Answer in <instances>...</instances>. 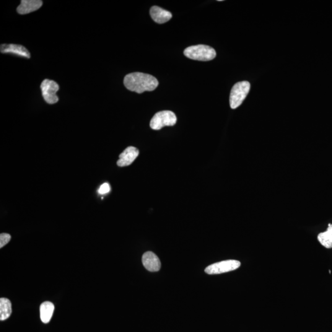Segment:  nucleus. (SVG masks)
Listing matches in <instances>:
<instances>
[{
	"instance_id": "14",
	"label": "nucleus",
	"mask_w": 332,
	"mask_h": 332,
	"mask_svg": "<svg viewBox=\"0 0 332 332\" xmlns=\"http://www.w3.org/2000/svg\"><path fill=\"white\" fill-rule=\"evenodd\" d=\"M318 240L324 247L327 249L332 248V224H329L326 232L318 235Z\"/></svg>"
},
{
	"instance_id": "8",
	"label": "nucleus",
	"mask_w": 332,
	"mask_h": 332,
	"mask_svg": "<svg viewBox=\"0 0 332 332\" xmlns=\"http://www.w3.org/2000/svg\"><path fill=\"white\" fill-rule=\"evenodd\" d=\"M0 51L2 54H12L14 55L27 59L30 58V54L24 46L14 44H3L0 47Z\"/></svg>"
},
{
	"instance_id": "5",
	"label": "nucleus",
	"mask_w": 332,
	"mask_h": 332,
	"mask_svg": "<svg viewBox=\"0 0 332 332\" xmlns=\"http://www.w3.org/2000/svg\"><path fill=\"white\" fill-rule=\"evenodd\" d=\"M42 95L46 103L54 104L58 102L59 97L56 95L59 90V85L56 82L48 79L44 80L41 84Z\"/></svg>"
},
{
	"instance_id": "10",
	"label": "nucleus",
	"mask_w": 332,
	"mask_h": 332,
	"mask_svg": "<svg viewBox=\"0 0 332 332\" xmlns=\"http://www.w3.org/2000/svg\"><path fill=\"white\" fill-rule=\"evenodd\" d=\"M43 5L41 0H22L17 7V11L20 14H27L37 11Z\"/></svg>"
},
{
	"instance_id": "4",
	"label": "nucleus",
	"mask_w": 332,
	"mask_h": 332,
	"mask_svg": "<svg viewBox=\"0 0 332 332\" xmlns=\"http://www.w3.org/2000/svg\"><path fill=\"white\" fill-rule=\"evenodd\" d=\"M177 123V116L172 111L165 110L155 114L150 121V128L160 130L165 126H173Z\"/></svg>"
},
{
	"instance_id": "13",
	"label": "nucleus",
	"mask_w": 332,
	"mask_h": 332,
	"mask_svg": "<svg viewBox=\"0 0 332 332\" xmlns=\"http://www.w3.org/2000/svg\"><path fill=\"white\" fill-rule=\"evenodd\" d=\"M12 313V305L7 298L0 299V320L4 321L10 317Z\"/></svg>"
},
{
	"instance_id": "7",
	"label": "nucleus",
	"mask_w": 332,
	"mask_h": 332,
	"mask_svg": "<svg viewBox=\"0 0 332 332\" xmlns=\"http://www.w3.org/2000/svg\"><path fill=\"white\" fill-rule=\"evenodd\" d=\"M139 154V150L136 147H129L119 155L117 165L119 167H125L131 165Z\"/></svg>"
},
{
	"instance_id": "6",
	"label": "nucleus",
	"mask_w": 332,
	"mask_h": 332,
	"mask_svg": "<svg viewBox=\"0 0 332 332\" xmlns=\"http://www.w3.org/2000/svg\"><path fill=\"white\" fill-rule=\"evenodd\" d=\"M241 263L238 260H228L215 263L205 269V272L208 274H219L236 270L240 268Z\"/></svg>"
},
{
	"instance_id": "1",
	"label": "nucleus",
	"mask_w": 332,
	"mask_h": 332,
	"mask_svg": "<svg viewBox=\"0 0 332 332\" xmlns=\"http://www.w3.org/2000/svg\"><path fill=\"white\" fill-rule=\"evenodd\" d=\"M124 84L131 91L142 94L145 91H153L158 87L159 83L151 75L135 72L124 77Z\"/></svg>"
},
{
	"instance_id": "12",
	"label": "nucleus",
	"mask_w": 332,
	"mask_h": 332,
	"mask_svg": "<svg viewBox=\"0 0 332 332\" xmlns=\"http://www.w3.org/2000/svg\"><path fill=\"white\" fill-rule=\"evenodd\" d=\"M54 310V306L50 302H45L40 306V318L44 324H48L51 321Z\"/></svg>"
},
{
	"instance_id": "11",
	"label": "nucleus",
	"mask_w": 332,
	"mask_h": 332,
	"mask_svg": "<svg viewBox=\"0 0 332 332\" xmlns=\"http://www.w3.org/2000/svg\"><path fill=\"white\" fill-rule=\"evenodd\" d=\"M150 14L155 22L161 24L168 22L172 17L170 12L157 6L151 7Z\"/></svg>"
},
{
	"instance_id": "9",
	"label": "nucleus",
	"mask_w": 332,
	"mask_h": 332,
	"mask_svg": "<svg viewBox=\"0 0 332 332\" xmlns=\"http://www.w3.org/2000/svg\"><path fill=\"white\" fill-rule=\"evenodd\" d=\"M142 263L148 271L151 272L159 271L162 266L159 258L152 251H147L143 255Z\"/></svg>"
},
{
	"instance_id": "3",
	"label": "nucleus",
	"mask_w": 332,
	"mask_h": 332,
	"mask_svg": "<svg viewBox=\"0 0 332 332\" xmlns=\"http://www.w3.org/2000/svg\"><path fill=\"white\" fill-rule=\"evenodd\" d=\"M250 84L248 82H241L233 85L230 93V104L232 109L237 108L242 104L249 94Z\"/></svg>"
},
{
	"instance_id": "15",
	"label": "nucleus",
	"mask_w": 332,
	"mask_h": 332,
	"mask_svg": "<svg viewBox=\"0 0 332 332\" xmlns=\"http://www.w3.org/2000/svg\"><path fill=\"white\" fill-rule=\"evenodd\" d=\"M11 236L7 233H1L0 235V248L4 247L11 240Z\"/></svg>"
},
{
	"instance_id": "16",
	"label": "nucleus",
	"mask_w": 332,
	"mask_h": 332,
	"mask_svg": "<svg viewBox=\"0 0 332 332\" xmlns=\"http://www.w3.org/2000/svg\"><path fill=\"white\" fill-rule=\"evenodd\" d=\"M110 191V186L107 183L102 184L98 189V193L100 194H105L109 193Z\"/></svg>"
},
{
	"instance_id": "2",
	"label": "nucleus",
	"mask_w": 332,
	"mask_h": 332,
	"mask_svg": "<svg viewBox=\"0 0 332 332\" xmlns=\"http://www.w3.org/2000/svg\"><path fill=\"white\" fill-rule=\"evenodd\" d=\"M184 55L190 59L199 61H209L216 57V52L211 46L199 45L191 46L184 51Z\"/></svg>"
}]
</instances>
